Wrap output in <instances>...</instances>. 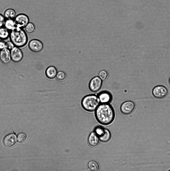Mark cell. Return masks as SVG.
I'll return each mask as SVG.
<instances>
[{
    "instance_id": "1",
    "label": "cell",
    "mask_w": 170,
    "mask_h": 171,
    "mask_svg": "<svg viewBox=\"0 0 170 171\" xmlns=\"http://www.w3.org/2000/svg\"><path fill=\"white\" fill-rule=\"evenodd\" d=\"M95 116L99 123L108 125L114 121L115 113L113 107L109 103H100L95 111Z\"/></svg>"
},
{
    "instance_id": "2",
    "label": "cell",
    "mask_w": 170,
    "mask_h": 171,
    "mask_svg": "<svg viewBox=\"0 0 170 171\" xmlns=\"http://www.w3.org/2000/svg\"><path fill=\"white\" fill-rule=\"evenodd\" d=\"M9 37L14 46L18 48L24 46L28 41V36L25 31L22 28L16 26L10 31Z\"/></svg>"
},
{
    "instance_id": "3",
    "label": "cell",
    "mask_w": 170,
    "mask_h": 171,
    "mask_svg": "<svg viewBox=\"0 0 170 171\" xmlns=\"http://www.w3.org/2000/svg\"><path fill=\"white\" fill-rule=\"evenodd\" d=\"M81 104L85 110L92 112L95 111L100 103L97 95L91 94L85 96L82 99Z\"/></svg>"
},
{
    "instance_id": "4",
    "label": "cell",
    "mask_w": 170,
    "mask_h": 171,
    "mask_svg": "<svg viewBox=\"0 0 170 171\" xmlns=\"http://www.w3.org/2000/svg\"><path fill=\"white\" fill-rule=\"evenodd\" d=\"M94 132L98 136L100 141L102 142H108L111 138V134L110 131L101 126H98L96 127Z\"/></svg>"
},
{
    "instance_id": "5",
    "label": "cell",
    "mask_w": 170,
    "mask_h": 171,
    "mask_svg": "<svg viewBox=\"0 0 170 171\" xmlns=\"http://www.w3.org/2000/svg\"><path fill=\"white\" fill-rule=\"evenodd\" d=\"M152 93L155 98L162 99L167 97L168 94V91L165 86L159 85L155 86L153 88Z\"/></svg>"
},
{
    "instance_id": "6",
    "label": "cell",
    "mask_w": 170,
    "mask_h": 171,
    "mask_svg": "<svg viewBox=\"0 0 170 171\" xmlns=\"http://www.w3.org/2000/svg\"><path fill=\"white\" fill-rule=\"evenodd\" d=\"M136 107L135 103L132 101H124L121 105L120 110L121 113L126 115L131 114L135 110Z\"/></svg>"
},
{
    "instance_id": "7",
    "label": "cell",
    "mask_w": 170,
    "mask_h": 171,
    "mask_svg": "<svg viewBox=\"0 0 170 171\" xmlns=\"http://www.w3.org/2000/svg\"><path fill=\"white\" fill-rule=\"evenodd\" d=\"M102 83V81L98 76H95L90 81L88 84L89 88L92 92H97L101 88Z\"/></svg>"
},
{
    "instance_id": "8",
    "label": "cell",
    "mask_w": 170,
    "mask_h": 171,
    "mask_svg": "<svg viewBox=\"0 0 170 171\" xmlns=\"http://www.w3.org/2000/svg\"><path fill=\"white\" fill-rule=\"evenodd\" d=\"M14 20L16 26L23 28L25 27L29 22V20L27 15L21 13L16 16Z\"/></svg>"
},
{
    "instance_id": "9",
    "label": "cell",
    "mask_w": 170,
    "mask_h": 171,
    "mask_svg": "<svg viewBox=\"0 0 170 171\" xmlns=\"http://www.w3.org/2000/svg\"><path fill=\"white\" fill-rule=\"evenodd\" d=\"M28 47L31 51L35 53H38L42 50L43 45L42 42L39 40L33 39L29 42Z\"/></svg>"
},
{
    "instance_id": "10",
    "label": "cell",
    "mask_w": 170,
    "mask_h": 171,
    "mask_svg": "<svg viewBox=\"0 0 170 171\" xmlns=\"http://www.w3.org/2000/svg\"><path fill=\"white\" fill-rule=\"evenodd\" d=\"M10 51L11 59L13 62L18 63L22 60L23 53L19 48L15 46L10 50Z\"/></svg>"
},
{
    "instance_id": "11",
    "label": "cell",
    "mask_w": 170,
    "mask_h": 171,
    "mask_svg": "<svg viewBox=\"0 0 170 171\" xmlns=\"http://www.w3.org/2000/svg\"><path fill=\"white\" fill-rule=\"evenodd\" d=\"M100 103H109L112 99L111 94L106 91H101L97 95Z\"/></svg>"
},
{
    "instance_id": "12",
    "label": "cell",
    "mask_w": 170,
    "mask_h": 171,
    "mask_svg": "<svg viewBox=\"0 0 170 171\" xmlns=\"http://www.w3.org/2000/svg\"><path fill=\"white\" fill-rule=\"evenodd\" d=\"M11 59L10 50L5 48L0 51V60L3 64H7L10 62Z\"/></svg>"
},
{
    "instance_id": "13",
    "label": "cell",
    "mask_w": 170,
    "mask_h": 171,
    "mask_svg": "<svg viewBox=\"0 0 170 171\" xmlns=\"http://www.w3.org/2000/svg\"><path fill=\"white\" fill-rule=\"evenodd\" d=\"M16 141V135L14 134H9L5 136L3 140V144L7 147H11L13 146Z\"/></svg>"
},
{
    "instance_id": "14",
    "label": "cell",
    "mask_w": 170,
    "mask_h": 171,
    "mask_svg": "<svg viewBox=\"0 0 170 171\" xmlns=\"http://www.w3.org/2000/svg\"><path fill=\"white\" fill-rule=\"evenodd\" d=\"M88 142L89 146L91 147H95L98 146L99 139L95 132H92L90 134L88 137Z\"/></svg>"
},
{
    "instance_id": "15",
    "label": "cell",
    "mask_w": 170,
    "mask_h": 171,
    "mask_svg": "<svg viewBox=\"0 0 170 171\" xmlns=\"http://www.w3.org/2000/svg\"><path fill=\"white\" fill-rule=\"evenodd\" d=\"M57 73L56 68L53 66H50L46 69L45 74L46 77L48 78L52 79L56 77Z\"/></svg>"
},
{
    "instance_id": "16",
    "label": "cell",
    "mask_w": 170,
    "mask_h": 171,
    "mask_svg": "<svg viewBox=\"0 0 170 171\" xmlns=\"http://www.w3.org/2000/svg\"><path fill=\"white\" fill-rule=\"evenodd\" d=\"M16 14V12L14 10L11 8H9L5 11L3 16L6 19H13L15 17Z\"/></svg>"
},
{
    "instance_id": "17",
    "label": "cell",
    "mask_w": 170,
    "mask_h": 171,
    "mask_svg": "<svg viewBox=\"0 0 170 171\" xmlns=\"http://www.w3.org/2000/svg\"><path fill=\"white\" fill-rule=\"evenodd\" d=\"M9 30L5 27L0 28V39L2 40L7 39L9 37Z\"/></svg>"
},
{
    "instance_id": "18",
    "label": "cell",
    "mask_w": 170,
    "mask_h": 171,
    "mask_svg": "<svg viewBox=\"0 0 170 171\" xmlns=\"http://www.w3.org/2000/svg\"><path fill=\"white\" fill-rule=\"evenodd\" d=\"M88 169L92 171H97L99 169V166L98 163L93 160L89 161L87 164Z\"/></svg>"
},
{
    "instance_id": "19",
    "label": "cell",
    "mask_w": 170,
    "mask_h": 171,
    "mask_svg": "<svg viewBox=\"0 0 170 171\" xmlns=\"http://www.w3.org/2000/svg\"><path fill=\"white\" fill-rule=\"evenodd\" d=\"M4 26L9 31H11L16 26L14 21L13 19H7L5 20Z\"/></svg>"
},
{
    "instance_id": "20",
    "label": "cell",
    "mask_w": 170,
    "mask_h": 171,
    "mask_svg": "<svg viewBox=\"0 0 170 171\" xmlns=\"http://www.w3.org/2000/svg\"><path fill=\"white\" fill-rule=\"evenodd\" d=\"M25 28L26 32L29 34L33 33L35 29L34 25L31 22H29L25 26Z\"/></svg>"
},
{
    "instance_id": "21",
    "label": "cell",
    "mask_w": 170,
    "mask_h": 171,
    "mask_svg": "<svg viewBox=\"0 0 170 171\" xmlns=\"http://www.w3.org/2000/svg\"><path fill=\"white\" fill-rule=\"evenodd\" d=\"M56 77L58 81L62 82L66 79V75L64 72L60 71L57 72Z\"/></svg>"
},
{
    "instance_id": "22",
    "label": "cell",
    "mask_w": 170,
    "mask_h": 171,
    "mask_svg": "<svg viewBox=\"0 0 170 171\" xmlns=\"http://www.w3.org/2000/svg\"><path fill=\"white\" fill-rule=\"evenodd\" d=\"M98 76L102 81H104L108 78V73L105 70H101L99 72Z\"/></svg>"
},
{
    "instance_id": "23",
    "label": "cell",
    "mask_w": 170,
    "mask_h": 171,
    "mask_svg": "<svg viewBox=\"0 0 170 171\" xmlns=\"http://www.w3.org/2000/svg\"><path fill=\"white\" fill-rule=\"evenodd\" d=\"M26 138V136L25 134L23 133H21L18 135L17 137V140L18 142L22 143L25 141Z\"/></svg>"
},
{
    "instance_id": "24",
    "label": "cell",
    "mask_w": 170,
    "mask_h": 171,
    "mask_svg": "<svg viewBox=\"0 0 170 171\" xmlns=\"http://www.w3.org/2000/svg\"><path fill=\"white\" fill-rule=\"evenodd\" d=\"M15 46L13 43L10 41L5 43V48L11 50Z\"/></svg>"
},
{
    "instance_id": "25",
    "label": "cell",
    "mask_w": 170,
    "mask_h": 171,
    "mask_svg": "<svg viewBox=\"0 0 170 171\" xmlns=\"http://www.w3.org/2000/svg\"><path fill=\"white\" fill-rule=\"evenodd\" d=\"M5 18L4 16L0 13V28L4 25L5 21Z\"/></svg>"
},
{
    "instance_id": "26",
    "label": "cell",
    "mask_w": 170,
    "mask_h": 171,
    "mask_svg": "<svg viewBox=\"0 0 170 171\" xmlns=\"http://www.w3.org/2000/svg\"><path fill=\"white\" fill-rule=\"evenodd\" d=\"M5 43L3 41H0V50L5 48Z\"/></svg>"
},
{
    "instance_id": "27",
    "label": "cell",
    "mask_w": 170,
    "mask_h": 171,
    "mask_svg": "<svg viewBox=\"0 0 170 171\" xmlns=\"http://www.w3.org/2000/svg\"><path fill=\"white\" fill-rule=\"evenodd\" d=\"M168 82L169 84L170 85V77L169 78V80H168Z\"/></svg>"
}]
</instances>
